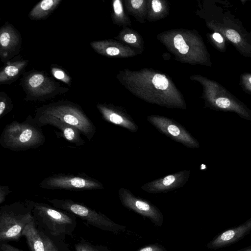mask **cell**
I'll return each instance as SVG.
<instances>
[{
    "label": "cell",
    "mask_w": 251,
    "mask_h": 251,
    "mask_svg": "<svg viewBox=\"0 0 251 251\" xmlns=\"http://www.w3.org/2000/svg\"><path fill=\"white\" fill-rule=\"evenodd\" d=\"M45 141L42 127L31 115L22 122L13 121L7 124L0 137V144L3 148L15 151L38 148Z\"/></svg>",
    "instance_id": "obj_1"
},
{
    "label": "cell",
    "mask_w": 251,
    "mask_h": 251,
    "mask_svg": "<svg viewBox=\"0 0 251 251\" xmlns=\"http://www.w3.org/2000/svg\"><path fill=\"white\" fill-rule=\"evenodd\" d=\"M214 17L208 23L214 31L222 34L241 55L251 58V32L230 11L218 5Z\"/></svg>",
    "instance_id": "obj_2"
},
{
    "label": "cell",
    "mask_w": 251,
    "mask_h": 251,
    "mask_svg": "<svg viewBox=\"0 0 251 251\" xmlns=\"http://www.w3.org/2000/svg\"><path fill=\"white\" fill-rule=\"evenodd\" d=\"M36 225L53 237L72 234L76 225L75 215L48 204L32 201Z\"/></svg>",
    "instance_id": "obj_3"
},
{
    "label": "cell",
    "mask_w": 251,
    "mask_h": 251,
    "mask_svg": "<svg viewBox=\"0 0 251 251\" xmlns=\"http://www.w3.org/2000/svg\"><path fill=\"white\" fill-rule=\"evenodd\" d=\"M32 201L15 202L1 206L0 243L17 241L25 226L33 219Z\"/></svg>",
    "instance_id": "obj_4"
},
{
    "label": "cell",
    "mask_w": 251,
    "mask_h": 251,
    "mask_svg": "<svg viewBox=\"0 0 251 251\" xmlns=\"http://www.w3.org/2000/svg\"><path fill=\"white\" fill-rule=\"evenodd\" d=\"M36 114L48 115L77 128L90 141L96 131L91 120L78 105L69 101H61L44 105L36 110Z\"/></svg>",
    "instance_id": "obj_5"
},
{
    "label": "cell",
    "mask_w": 251,
    "mask_h": 251,
    "mask_svg": "<svg viewBox=\"0 0 251 251\" xmlns=\"http://www.w3.org/2000/svg\"><path fill=\"white\" fill-rule=\"evenodd\" d=\"M205 94L211 107L217 111L234 112L251 121V110L218 82L205 80Z\"/></svg>",
    "instance_id": "obj_6"
},
{
    "label": "cell",
    "mask_w": 251,
    "mask_h": 251,
    "mask_svg": "<svg viewBox=\"0 0 251 251\" xmlns=\"http://www.w3.org/2000/svg\"><path fill=\"white\" fill-rule=\"evenodd\" d=\"M39 186L44 189L68 191L96 190L104 188L100 181L84 173L54 174L45 178Z\"/></svg>",
    "instance_id": "obj_7"
},
{
    "label": "cell",
    "mask_w": 251,
    "mask_h": 251,
    "mask_svg": "<svg viewBox=\"0 0 251 251\" xmlns=\"http://www.w3.org/2000/svg\"><path fill=\"white\" fill-rule=\"evenodd\" d=\"M53 206L72 213L93 226L100 229L114 232L116 225L106 216L83 203L70 199L48 200Z\"/></svg>",
    "instance_id": "obj_8"
},
{
    "label": "cell",
    "mask_w": 251,
    "mask_h": 251,
    "mask_svg": "<svg viewBox=\"0 0 251 251\" xmlns=\"http://www.w3.org/2000/svg\"><path fill=\"white\" fill-rule=\"evenodd\" d=\"M147 120L159 132L189 148H199L200 144L184 127L166 117L150 116Z\"/></svg>",
    "instance_id": "obj_9"
},
{
    "label": "cell",
    "mask_w": 251,
    "mask_h": 251,
    "mask_svg": "<svg viewBox=\"0 0 251 251\" xmlns=\"http://www.w3.org/2000/svg\"><path fill=\"white\" fill-rule=\"evenodd\" d=\"M118 195L125 207L148 217L157 226H161L163 221L162 214L153 204L136 196L128 189L124 187L119 189Z\"/></svg>",
    "instance_id": "obj_10"
},
{
    "label": "cell",
    "mask_w": 251,
    "mask_h": 251,
    "mask_svg": "<svg viewBox=\"0 0 251 251\" xmlns=\"http://www.w3.org/2000/svg\"><path fill=\"white\" fill-rule=\"evenodd\" d=\"M190 176V170L180 171L146 183L141 188L149 193L167 192L183 187Z\"/></svg>",
    "instance_id": "obj_11"
},
{
    "label": "cell",
    "mask_w": 251,
    "mask_h": 251,
    "mask_svg": "<svg viewBox=\"0 0 251 251\" xmlns=\"http://www.w3.org/2000/svg\"><path fill=\"white\" fill-rule=\"evenodd\" d=\"M34 118L41 127L51 125L57 128L60 132L56 133V136L63 137L70 143L76 146H81L85 143V141L80 136L81 132L77 128L55 117L35 113Z\"/></svg>",
    "instance_id": "obj_12"
},
{
    "label": "cell",
    "mask_w": 251,
    "mask_h": 251,
    "mask_svg": "<svg viewBox=\"0 0 251 251\" xmlns=\"http://www.w3.org/2000/svg\"><path fill=\"white\" fill-rule=\"evenodd\" d=\"M251 232V218L241 225L217 235L207 244L211 249H218L231 245Z\"/></svg>",
    "instance_id": "obj_13"
},
{
    "label": "cell",
    "mask_w": 251,
    "mask_h": 251,
    "mask_svg": "<svg viewBox=\"0 0 251 251\" xmlns=\"http://www.w3.org/2000/svg\"><path fill=\"white\" fill-rule=\"evenodd\" d=\"M29 100H41L48 97L55 91V83L44 75L35 73L25 79Z\"/></svg>",
    "instance_id": "obj_14"
},
{
    "label": "cell",
    "mask_w": 251,
    "mask_h": 251,
    "mask_svg": "<svg viewBox=\"0 0 251 251\" xmlns=\"http://www.w3.org/2000/svg\"><path fill=\"white\" fill-rule=\"evenodd\" d=\"M97 107L105 121L125 128L132 132L137 131L138 126L130 116L104 105L98 104Z\"/></svg>",
    "instance_id": "obj_15"
},
{
    "label": "cell",
    "mask_w": 251,
    "mask_h": 251,
    "mask_svg": "<svg viewBox=\"0 0 251 251\" xmlns=\"http://www.w3.org/2000/svg\"><path fill=\"white\" fill-rule=\"evenodd\" d=\"M20 41L19 35L12 26L7 25L2 27L0 32L1 55L4 58L7 56L9 53L16 50Z\"/></svg>",
    "instance_id": "obj_16"
},
{
    "label": "cell",
    "mask_w": 251,
    "mask_h": 251,
    "mask_svg": "<svg viewBox=\"0 0 251 251\" xmlns=\"http://www.w3.org/2000/svg\"><path fill=\"white\" fill-rule=\"evenodd\" d=\"M22 235L25 237L31 251H45L43 236L38 230L34 219L25 226Z\"/></svg>",
    "instance_id": "obj_17"
},
{
    "label": "cell",
    "mask_w": 251,
    "mask_h": 251,
    "mask_svg": "<svg viewBox=\"0 0 251 251\" xmlns=\"http://www.w3.org/2000/svg\"><path fill=\"white\" fill-rule=\"evenodd\" d=\"M61 0H43L38 3L31 10V19H41L49 15L59 4Z\"/></svg>",
    "instance_id": "obj_18"
},
{
    "label": "cell",
    "mask_w": 251,
    "mask_h": 251,
    "mask_svg": "<svg viewBox=\"0 0 251 251\" xmlns=\"http://www.w3.org/2000/svg\"><path fill=\"white\" fill-rule=\"evenodd\" d=\"M25 61L12 62L7 65L0 73V82L4 83L17 76L26 66Z\"/></svg>",
    "instance_id": "obj_19"
},
{
    "label": "cell",
    "mask_w": 251,
    "mask_h": 251,
    "mask_svg": "<svg viewBox=\"0 0 251 251\" xmlns=\"http://www.w3.org/2000/svg\"><path fill=\"white\" fill-rule=\"evenodd\" d=\"M211 39L217 50L221 52L226 50V39L220 33L214 31L211 35Z\"/></svg>",
    "instance_id": "obj_20"
},
{
    "label": "cell",
    "mask_w": 251,
    "mask_h": 251,
    "mask_svg": "<svg viewBox=\"0 0 251 251\" xmlns=\"http://www.w3.org/2000/svg\"><path fill=\"white\" fill-rule=\"evenodd\" d=\"M13 108L11 101L8 98L1 96L0 99V120L11 111Z\"/></svg>",
    "instance_id": "obj_21"
},
{
    "label": "cell",
    "mask_w": 251,
    "mask_h": 251,
    "mask_svg": "<svg viewBox=\"0 0 251 251\" xmlns=\"http://www.w3.org/2000/svg\"><path fill=\"white\" fill-rule=\"evenodd\" d=\"M152 82L154 87L157 89L165 90L168 88L169 82L165 75L156 74L154 75Z\"/></svg>",
    "instance_id": "obj_22"
},
{
    "label": "cell",
    "mask_w": 251,
    "mask_h": 251,
    "mask_svg": "<svg viewBox=\"0 0 251 251\" xmlns=\"http://www.w3.org/2000/svg\"><path fill=\"white\" fill-rule=\"evenodd\" d=\"M174 45L181 54H186L189 50V47L186 44L182 36L176 35L174 39Z\"/></svg>",
    "instance_id": "obj_23"
},
{
    "label": "cell",
    "mask_w": 251,
    "mask_h": 251,
    "mask_svg": "<svg viewBox=\"0 0 251 251\" xmlns=\"http://www.w3.org/2000/svg\"><path fill=\"white\" fill-rule=\"evenodd\" d=\"M240 83L243 90L251 95V74L244 73L240 75Z\"/></svg>",
    "instance_id": "obj_24"
},
{
    "label": "cell",
    "mask_w": 251,
    "mask_h": 251,
    "mask_svg": "<svg viewBox=\"0 0 251 251\" xmlns=\"http://www.w3.org/2000/svg\"><path fill=\"white\" fill-rule=\"evenodd\" d=\"M75 248V251H101L98 247L83 241L76 244Z\"/></svg>",
    "instance_id": "obj_25"
},
{
    "label": "cell",
    "mask_w": 251,
    "mask_h": 251,
    "mask_svg": "<svg viewBox=\"0 0 251 251\" xmlns=\"http://www.w3.org/2000/svg\"><path fill=\"white\" fill-rule=\"evenodd\" d=\"M53 75L58 79H59L66 83L69 84L70 82V77L62 70L53 68L51 69Z\"/></svg>",
    "instance_id": "obj_26"
},
{
    "label": "cell",
    "mask_w": 251,
    "mask_h": 251,
    "mask_svg": "<svg viewBox=\"0 0 251 251\" xmlns=\"http://www.w3.org/2000/svg\"><path fill=\"white\" fill-rule=\"evenodd\" d=\"M41 232L45 243V251H58L57 247L50 238L42 232Z\"/></svg>",
    "instance_id": "obj_27"
},
{
    "label": "cell",
    "mask_w": 251,
    "mask_h": 251,
    "mask_svg": "<svg viewBox=\"0 0 251 251\" xmlns=\"http://www.w3.org/2000/svg\"><path fill=\"white\" fill-rule=\"evenodd\" d=\"M11 192L7 185H0V204L2 203L5 200L6 196Z\"/></svg>",
    "instance_id": "obj_28"
},
{
    "label": "cell",
    "mask_w": 251,
    "mask_h": 251,
    "mask_svg": "<svg viewBox=\"0 0 251 251\" xmlns=\"http://www.w3.org/2000/svg\"><path fill=\"white\" fill-rule=\"evenodd\" d=\"M0 251H23L6 242L0 243Z\"/></svg>",
    "instance_id": "obj_29"
},
{
    "label": "cell",
    "mask_w": 251,
    "mask_h": 251,
    "mask_svg": "<svg viewBox=\"0 0 251 251\" xmlns=\"http://www.w3.org/2000/svg\"><path fill=\"white\" fill-rule=\"evenodd\" d=\"M113 8L115 13L116 14H120L123 11L121 2L119 0H116L113 3Z\"/></svg>",
    "instance_id": "obj_30"
},
{
    "label": "cell",
    "mask_w": 251,
    "mask_h": 251,
    "mask_svg": "<svg viewBox=\"0 0 251 251\" xmlns=\"http://www.w3.org/2000/svg\"><path fill=\"white\" fill-rule=\"evenodd\" d=\"M152 7L153 11L155 12H159L162 9L161 4L160 1L158 0H153L152 1Z\"/></svg>",
    "instance_id": "obj_31"
},
{
    "label": "cell",
    "mask_w": 251,
    "mask_h": 251,
    "mask_svg": "<svg viewBox=\"0 0 251 251\" xmlns=\"http://www.w3.org/2000/svg\"><path fill=\"white\" fill-rule=\"evenodd\" d=\"M124 40L127 43H134L136 42V37L132 34H127L125 35Z\"/></svg>",
    "instance_id": "obj_32"
},
{
    "label": "cell",
    "mask_w": 251,
    "mask_h": 251,
    "mask_svg": "<svg viewBox=\"0 0 251 251\" xmlns=\"http://www.w3.org/2000/svg\"><path fill=\"white\" fill-rule=\"evenodd\" d=\"M143 0H132L131 3L134 8H139L142 4Z\"/></svg>",
    "instance_id": "obj_33"
},
{
    "label": "cell",
    "mask_w": 251,
    "mask_h": 251,
    "mask_svg": "<svg viewBox=\"0 0 251 251\" xmlns=\"http://www.w3.org/2000/svg\"><path fill=\"white\" fill-rule=\"evenodd\" d=\"M139 251H153V248L151 247H147L142 249Z\"/></svg>",
    "instance_id": "obj_34"
},
{
    "label": "cell",
    "mask_w": 251,
    "mask_h": 251,
    "mask_svg": "<svg viewBox=\"0 0 251 251\" xmlns=\"http://www.w3.org/2000/svg\"><path fill=\"white\" fill-rule=\"evenodd\" d=\"M237 251H251V245L248 246L247 247L242 248L239 250Z\"/></svg>",
    "instance_id": "obj_35"
}]
</instances>
